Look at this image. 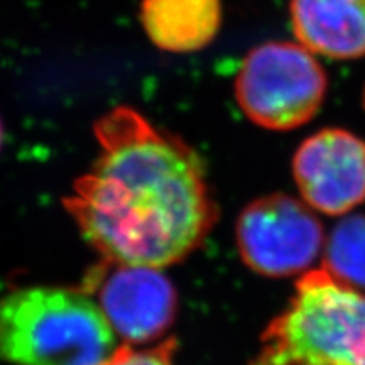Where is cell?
Instances as JSON below:
<instances>
[{
	"label": "cell",
	"instance_id": "6da1fadb",
	"mask_svg": "<svg viewBox=\"0 0 365 365\" xmlns=\"http://www.w3.org/2000/svg\"><path fill=\"white\" fill-rule=\"evenodd\" d=\"M100 153L65 208L103 261L166 267L193 254L218 218L203 161L129 107L95 124Z\"/></svg>",
	"mask_w": 365,
	"mask_h": 365
},
{
	"label": "cell",
	"instance_id": "7a4b0ae2",
	"mask_svg": "<svg viewBox=\"0 0 365 365\" xmlns=\"http://www.w3.org/2000/svg\"><path fill=\"white\" fill-rule=\"evenodd\" d=\"M118 346L110 323L83 287H24L0 298L4 362L102 365Z\"/></svg>",
	"mask_w": 365,
	"mask_h": 365
},
{
	"label": "cell",
	"instance_id": "3957f363",
	"mask_svg": "<svg viewBox=\"0 0 365 365\" xmlns=\"http://www.w3.org/2000/svg\"><path fill=\"white\" fill-rule=\"evenodd\" d=\"M250 365H365V293L323 267L301 274Z\"/></svg>",
	"mask_w": 365,
	"mask_h": 365
},
{
	"label": "cell",
	"instance_id": "277c9868",
	"mask_svg": "<svg viewBox=\"0 0 365 365\" xmlns=\"http://www.w3.org/2000/svg\"><path fill=\"white\" fill-rule=\"evenodd\" d=\"M328 78L309 49L271 41L247 54L235 78V97L254 124L291 130L308 124L327 98Z\"/></svg>",
	"mask_w": 365,
	"mask_h": 365
},
{
	"label": "cell",
	"instance_id": "5b68a950",
	"mask_svg": "<svg viewBox=\"0 0 365 365\" xmlns=\"http://www.w3.org/2000/svg\"><path fill=\"white\" fill-rule=\"evenodd\" d=\"M235 234L245 266L267 277L308 272L327 240L314 210L282 193L249 203L237 220Z\"/></svg>",
	"mask_w": 365,
	"mask_h": 365
},
{
	"label": "cell",
	"instance_id": "8992f818",
	"mask_svg": "<svg viewBox=\"0 0 365 365\" xmlns=\"http://www.w3.org/2000/svg\"><path fill=\"white\" fill-rule=\"evenodd\" d=\"M83 289L95 296L127 345L161 339L176 318V289L158 267L103 261L88 274Z\"/></svg>",
	"mask_w": 365,
	"mask_h": 365
},
{
	"label": "cell",
	"instance_id": "52a82bcc",
	"mask_svg": "<svg viewBox=\"0 0 365 365\" xmlns=\"http://www.w3.org/2000/svg\"><path fill=\"white\" fill-rule=\"evenodd\" d=\"M293 176L314 212L349 215L365 202V140L345 129L318 130L296 150Z\"/></svg>",
	"mask_w": 365,
	"mask_h": 365
},
{
	"label": "cell",
	"instance_id": "ba28073f",
	"mask_svg": "<svg viewBox=\"0 0 365 365\" xmlns=\"http://www.w3.org/2000/svg\"><path fill=\"white\" fill-rule=\"evenodd\" d=\"M298 43L333 59L365 56V0H291Z\"/></svg>",
	"mask_w": 365,
	"mask_h": 365
},
{
	"label": "cell",
	"instance_id": "9c48e42d",
	"mask_svg": "<svg viewBox=\"0 0 365 365\" xmlns=\"http://www.w3.org/2000/svg\"><path fill=\"white\" fill-rule=\"evenodd\" d=\"M140 22L148 38L168 53H193L215 39L220 0H143Z\"/></svg>",
	"mask_w": 365,
	"mask_h": 365
},
{
	"label": "cell",
	"instance_id": "30bf717a",
	"mask_svg": "<svg viewBox=\"0 0 365 365\" xmlns=\"http://www.w3.org/2000/svg\"><path fill=\"white\" fill-rule=\"evenodd\" d=\"M323 269L341 284L365 291V215H346L323 247Z\"/></svg>",
	"mask_w": 365,
	"mask_h": 365
},
{
	"label": "cell",
	"instance_id": "8fae6325",
	"mask_svg": "<svg viewBox=\"0 0 365 365\" xmlns=\"http://www.w3.org/2000/svg\"><path fill=\"white\" fill-rule=\"evenodd\" d=\"M176 346L175 339L164 340L148 350H134L130 345L122 344L102 365H173Z\"/></svg>",
	"mask_w": 365,
	"mask_h": 365
},
{
	"label": "cell",
	"instance_id": "7c38bea8",
	"mask_svg": "<svg viewBox=\"0 0 365 365\" xmlns=\"http://www.w3.org/2000/svg\"><path fill=\"white\" fill-rule=\"evenodd\" d=\"M2 140H4V125H2V120H0V148H2Z\"/></svg>",
	"mask_w": 365,
	"mask_h": 365
},
{
	"label": "cell",
	"instance_id": "4fadbf2b",
	"mask_svg": "<svg viewBox=\"0 0 365 365\" xmlns=\"http://www.w3.org/2000/svg\"><path fill=\"white\" fill-rule=\"evenodd\" d=\"M362 102H364V108H365V90H364V97H362Z\"/></svg>",
	"mask_w": 365,
	"mask_h": 365
}]
</instances>
